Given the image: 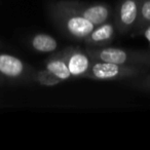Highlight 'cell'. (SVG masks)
Instances as JSON below:
<instances>
[{
    "label": "cell",
    "mask_w": 150,
    "mask_h": 150,
    "mask_svg": "<svg viewBox=\"0 0 150 150\" xmlns=\"http://www.w3.org/2000/svg\"><path fill=\"white\" fill-rule=\"evenodd\" d=\"M80 15L90 22H92L95 26H99L101 24H104L108 19L109 11L105 5L96 4L82 9Z\"/></svg>",
    "instance_id": "obj_6"
},
{
    "label": "cell",
    "mask_w": 150,
    "mask_h": 150,
    "mask_svg": "<svg viewBox=\"0 0 150 150\" xmlns=\"http://www.w3.org/2000/svg\"><path fill=\"white\" fill-rule=\"evenodd\" d=\"M32 46L38 52H52L58 47V42L47 34H37L32 39Z\"/></svg>",
    "instance_id": "obj_8"
},
{
    "label": "cell",
    "mask_w": 150,
    "mask_h": 150,
    "mask_svg": "<svg viewBox=\"0 0 150 150\" xmlns=\"http://www.w3.org/2000/svg\"><path fill=\"white\" fill-rule=\"evenodd\" d=\"M141 15L146 22L150 23V0H146L145 2L142 4Z\"/></svg>",
    "instance_id": "obj_11"
},
{
    "label": "cell",
    "mask_w": 150,
    "mask_h": 150,
    "mask_svg": "<svg viewBox=\"0 0 150 150\" xmlns=\"http://www.w3.org/2000/svg\"><path fill=\"white\" fill-rule=\"evenodd\" d=\"M138 16V6L135 0H125L120 6L119 17L125 26H132Z\"/></svg>",
    "instance_id": "obj_9"
},
{
    "label": "cell",
    "mask_w": 150,
    "mask_h": 150,
    "mask_svg": "<svg viewBox=\"0 0 150 150\" xmlns=\"http://www.w3.org/2000/svg\"><path fill=\"white\" fill-rule=\"evenodd\" d=\"M67 65H68L71 76H74V77L86 74V72L91 68L90 58L81 52H72L67 60Z\"/></svg>",
    "instance_id": "obj_4"
},
{
    "label": "cell",
    "mask_w": 150,
    "mask_h": 150,
    "mask_svg": "<svg viewBox=\"0 0 150 150\" xmlns=\"http://www.w3.org/2000/svg\"><path fill=\"white\" fill-rule=\"evenodd\" d=\"M24 64L19 58L11 54H0V73L7 77H18L23 73Z\"/></svg>",
    "instance_id": "obj_3"
},
{
    "label": "cell",
    "mask_w": 150,
    "mask_h": 150,
    "mask_svg": "<svg viewBox=\"0 0 150 150\" xmlns=\"http://www.w3.org/2000/svg\"><path fill=\"white\" fill-rule=\"evenodd\" d=\"M97 57L100 61L107 63H112L117 65H125L129 61L127 52L123 50L116 47H106L99 50Z\"/></svg>",
    "instance_id": "obj_5"
},
{
    "label": "cell",
    "mask_w": 150,
    "mask_h": 150,
    "mask_svg": "<svg viewBox=\"0 0 150 150\" xmlns=\"http://www.w3.org/2000/svg\"><path fill=\"white\" fill-rule=\"evenodd\" d=\"M145 37H146V39H147L148 41L150 42V26L147 28V29H146V31H145Z\"/></svg>",
    "instance_id": "obj_12"
},
{
    "label": "cell",
    "mask_w": 150,
    "mask_h": 150,
    "mask_svg": "<svg viewBox=\"0 0 150 150\" xmlns=\"http://www.w3.org/2000/svg\"><path fill=\"white\" fill-rule=\"evenodd\" d=\"M67 31L76 38H86L95 29V25L81 15H72L66 18Z\"/></svg>",
    "instance_id": "obj_2"
},
{
    "label": "cell",
    "mask_w": 150,
    "mask_h": 150,
    "mask_svg": "<svg viewBox=\"0 0 150 150\" xmlns=\"http://www.w3.org/2000/svg\"><path fill=\"white\" fill-rule=\"evenodd\" d=\"M91 77L96 79H114L119 76H125L127 74H131L133 72L129 67H123V65L112 64L107 62H97L90 68Z\"/></svg>",
    "instance_id": "obj_1"
},
{
    "label": "cell",
    "mask_w": 150,
    "mask_h": 150,
    "mask_svg": "<svg viewBox=\"0 0 150 150\" xmlns=\"http://www.w3.org/2000/svg\"><path fill=\"white\" fill-rule=\"evenodd\" d=\"M46 71L59 81L67 80L71 77V73L69 71L67 62H65L64 60H61V59L50 61L46 65Z\"/></svg>",
    "instance_id": "obj_7"
},
{
    "label": "cell",
    "mask_w": 150,
    "mask_h": 150,
    "mask_svg": "<svg viewBox=\"0 0 150 150\" xmlns=\"http://www.w3.org/2000/svg\"><path fill=\"white\" fill-rule=\"evenodd\" d=\"M113 33H114V27L112 24H101L97 29L95 28L94 31L86 38H88V41L93 43H103L109 41L112 38Z\"/></svg>",
    "instance_id": "obj_10"
}]
</instances>
